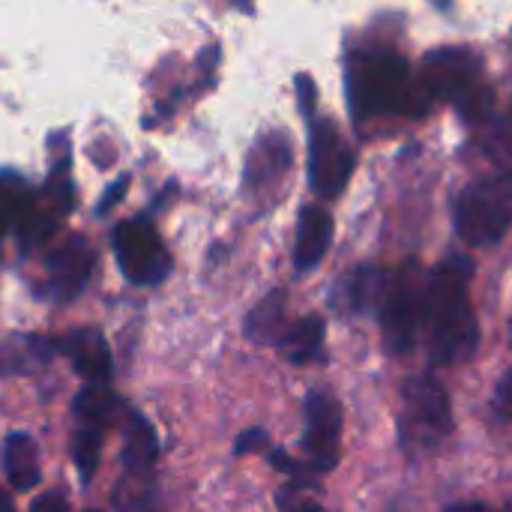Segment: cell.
I'll use <instances>...</instances> for the list:
<instances>
[{"label":"cell","mask_w":512,"mask_h":512,"mask_svg":"<svg viewBox=\"0 0 512 512\" xmlns=\"http://www.w3.org/2000/svg\"><path fill=\"white\" fill-rule=\"evenodd\" d=\"M333 216L330 210L318 207V204H306L300 210L297 219V243H294V267L297 273H309L315 270L324 255L330 252L333 243Z\"/></svg>","instance_id":"7c38bea8"},{"label":"cell","mask_w":512,"mask_h":512,"mask_svg":"<svg viewBox=\"0 0 512 512\" xmlns=\"http://www.w3.org/2000/svg\"><path fill=\"white\" fill-rule=\"evenodd\" d=\"M512 225V171L483 177L456 201V234L468 246H495Z\"/></svg>","instance_id":"8992f818"},{"label":"cell","mask_w":512,"mask_h":512,"mask_svg":"<svg viewBox=\"0 0 512 512\" xmlns=\"http://www.w3.org/2000/svg\"><path fill=\"white\" fill-rule=\"evenodd\" d=\"M396 432L405 456H423L453 432L450 393L435 375L423 372L405 381Z\"/></svg>","instance_id":"277c9868"},{"label":"cell","mask_w":512,"mask_h":512,"mask_svg":"<svg viewBox=\"0 0 512 512\" xmlns=\"http://www.w3.org/2000/svg\"><path fill=\"white\" fill-rule=\"evenodd\" d=\"M492 411L498 420H512V366L492 393Z\"/></svg>","instance_id":"603a6c76"},{"label":"cell","mask_w":512,"mask_h":512,"mask_svg":"<svg viewBox=\"0 0 512 512\" xmlns=\"http://www.w3.org/2000/svg\"><path fill=\"white\" fill-rule=\"evenodd\" d=\"M0 512H15V507H12V501H9V495L0 489Z\"/></svg>","instance_id":"f1b7e54d"},{"label":"cell","mask_w":512,"mask_h":512,"mask_svg":"<svg viewBox=\"0 0 512 512\" xmlns=\"http://www.w3.org/2000/svg\"><path fill=\"white\" fill-rule=\"evenodd\" d=\"M99 453H102V429L96 426H81L72 435V462L78 471V480L87 486L99 468Z\"/></svg>","instance_id":"ffe728a7"},{"label":"cell","mask_w":512,"mask_h":512,"mask_svg":"<svg viewBox=\"0 0 512 512\" xmlns=\"http://www.w3.org/2000/svg\"><path fill=\"white\" fill-rule=\"evenodd\" d=\"M285 306H288V297L285 291H270L249 315H246V324H243V333L252 339V342H267V345H279L282 333L288 330L285 324Z\"/></svg>","instance_id":"ac0fdd59"},{"label":"cell","mask_w":512,"mask_h":512,"mask_svg":"<svg viewBox=\"0 0 512 512\" xmlns=\"http://www.w3.org/2000/svg\"><path fill=\"white\" fill-rule=\"evenodd\" d=\"M420 81L426 93L450 102L465 120L480 123L495 105V87L489 84L480 57L465 45H444L423 57Z\"/></svg>","instance_id":"3957f363"},{"label":"cell","mask_w":512,"mask_h":512,"mask_svg":"<svg viewBox=\"0 0 512 512\" xmlns=\"http://www.w3.org/2000/svg\"><path fill=\"white\" fill-rule=\"evenodd\" d=\"M294 87H297V105H300L303 117L312 123V120H315V108H318V87H315L312 75L300 72V75L294 78Z\"/></svg>","instance_id":"7402d4cb"},{"label":"cell","mask_w":512,"mask_h":512,"mask_svg":"<svg viewBox=\"0 0 512 512\" xmlns=\"http://www.w3.org/2000/svg\"><path fill=\"white\" fill-rule=\"evenodd\" d=\"M114 255L132 285L153 288L171 273V252L147 216L126 219L114 228Z\"/></svg>","instance_id":"52a82bcc"},{"label":"cell","mask_w":512,"mask_h":512,"mask_svg":"<svg viewBox=\"0 0 512 512\" xmlns=\"http://www.w3.org/2000/svg\"><path fill=\"white\" fill-rule=\"evenodd\" d=\"M264 447H267V432L264 429H246L234 444V456H249V453L264 450Z\"/></svg>","instance_id":"cb8c5ba5"},{"label":"cell","mask_w":512,"mask_h":512,"mask_svg":"<svg viewBox=\"0 0 512 512\" xmlns=\"http://www.w3.org/2000/svg\"><path fill=\"white\" fill-rule=\"evenodd\" d=\"M93 261H96V255L84 237H72V240L60 243L57 249H51L48 264H45L48 297L54 303H72L90 282Z\"/></svg>","instance_id":"30bf717a"},{"label":"cell","mask_w":512,"mask_h":512,"mask_svg":"<svg viewBox=\"0 0 512 512\" xmlns=\"http://www.w3.org/2000/svg\"><path fill=\"white\" fill-rule=\"evenodd\" d=\"M156 459H159V441H156V432H153L150 420H144L141 414H129L123 456H120L126 480L150 483Z\"/></svg>","instance_id":"4fadbf2b"},{"label":"cell","mask_w":512,"mask_h":512,"mask_svg":"<svg viewBox=\"0 0 512 512\" xmlns=\"http://www.w3.org/2000/svg\"><path fill=\"white\" fill-rule=\"evenodd\" d=\"M324 318L321 315H306L297 324H288V330L279 339V351L288 357L294 366H306L321 357L324 351Z\"/></svg>","instance_id":"e0dca14e"},{"label":"cell","mask_w":512,"mask_h":512,"mask_svg":"<svg viewBox=\"0 0 512 512\" xmlns=\"http://www.w3.org/2000/svg\"><path fill=\"white\" fill-rule=\"evenodd\" d=\"M30 512H69V504L60 492H48L30 504Z\"/></svg>","instance_id":"484cf974"},{"label":"cell","mask_w":512,"mask_h":512,"mask_svg":"<svg viewBox=\"0 0 512 512\" xmlns=\"http://www.w3.org/2000/svg\"><path fill=\"white\" fill-rule=\"evenodd\" d=\"M507 512H512V510H507Z\"/></svg>","instance_id":"4dcf8cb0"},{"label":"cell","mask_w":512,"mask_h":512,"mask_svg":"<svg viewBox=\"0 0 512 512\" xmlns=\"http://www.w3.org/2000/svg\"><path fill=\"white\" fill-rule=\"evenodd\" d=\"M288 168H291V141L282 132H270L249 153L246 183L249 186H267L276 177H282Z\"/></svg>","instance_id":"9a60e30c"},{"label":"cell","mask_w":512,"mask_h":512,"mask_svg":"<svg viewBox=\"0 0 512 512\" xmlns=\"http://www.w3.org/2000/svg\"><path fill=\"white\" fill-rule=\"evenodd\" d=\"M288 512H327L321 504H312V501H300V504H291Z\"/></svg>","instance_id":"83f0119b"},{"label":"cell","mask_w":512,"mask_h":512,"mask_svg":"<svg viewBox=\"0 0 512 512\" xmlns=\"http://www.w3.org/2000/svg\"><path fill=\"white\" fill-rule=\"evenodd\" d=\"M57 354H63L72 369L90 384V387H108L114 378V357L105 342V336L93 327L69 330L66 336L54 339Z\"/></svg>","instance_id":"8fae6325"},{"label":"cell","mask_w":512,"mask_h":512,"mask_svg":"<svg viewBox=\"0 0 512 512\" xmlns=\"http://www.w3.org/2000/svg\"><path fill=\"white\" fill-rule=\"evenodd\" d=\"M342 450V405L327 390L306 396V432H303V471L327 474L339 465Z\"/></svg>","instance_id":"9c48e42d"},{"label":"cell","mask_w":512,"mask_h":512,"mask_svg":"<svg viewBox=\"0 0 512 512\" xmlns=\"http://www.w3.org/2000/svg\"><path fill=\"white\" fill-rule=\"evenodd\" d=\"M381 282H384V270H378L372 264H360L357 270H351L339 282V288L333 294V303L348 315H360V312H366L369 306L378 303Z\"/></svg>","instance_id":"2e32d148"},{"label":"cell","mask_w":512,"mask_h":512,"mask_svg":"<svg viewBox=\"0 0 512 512\" xmlns=\"http://www.w3.org/2000/svg\"><path fill=\"white\" fill-rule=\"evenodd\" d=\"M84 512H99V510H84Z\"/></svg>","instance_id":"f546056e"},{"label":"cell","mask_w":512,"mask_h":512,"mask_svg":"<svg viewBox=\"0 0 512 512\" xmlns=\"http://www.w3.org/2000/svg\"><path fill=\"white\" fill-rule=\"evenodd\" d=\"M471 279L474 264L465 255H447L429 276L423 330L435 366H459L477 354L480 324L471 303Z\"/></svg>","instance_id":"7a4b0ae2"},{"label":"cell","mask_w":512,"mask_h":512,"mask_svg":"<svg viewBox=\"0 0 512 512\" xmlns=\"http://www.w3.org/2000/svg\"><path fill=\"white\" fill-rule=\"evenodd\" d=\"M33 210L27 189L15 180V177H0V234L12 225L27 219V213Z\"/></svg>","instance_id":"44dd1931"},{"label":"cell","mask_w":512,"mask_h":512,"mask_svg":"<svg viewBox=\"0 0 512 512\" xmlns=\"http://www.w3.org/2000/svg\"><path fill=\"white\" fill-rule=\"evenodd\" d=\"M3 471L6 480L12 483L15 492H30L39 477H42V465H39V447L27 432H9L3 441Z\"/></svg>","instance_id":"5bb4252c"},{"label":"cell","mask_w":512,"mask_h":512,"mask_svg":"<svg viewBox=\"0 0 512 512\" xmlns=\"http://www.w3.org/2000/svg\"><path fill=\"white\" fill-rule=\"evenodd\" d=\"M357 165V153L330 117L309 123V186L321 198H339Z\"/></svg>","instance_id":"ba28073f"},{"label":"cell","mask_w":512,"mask_h":512,"mask_svg":"<svg viewBox=\"0 0 512 512\" xmlns=\"http://www.w3.org/2000/svg\"><path fill=\"white\" fill-rule=\"evenodd\" d=\"M429 276L417 261H405L393 273H384L378 294V318L384 330V345L393 357H405L417 348V333L423 327Z\"/></svg>","instance_id":"5b68a950"},{"label":"cell","mask_w":512,"mask_h":512,"mask_svg":"<svg viewBox=\"0 0 512 512\" xmlns=\"http://www.w3.org/2000/svg\"><path fill=\"white\" fill-rule=\"evenodd\" d=\"M129 180H132V177H129V174H123L117 183H111V186H108L105 198L96 204V213H99V216H105V213H108V210H111L117 201H123V195H126V189H129Z\"/></svg>","instance_id":"d4e9b609"},{"label":"cell","mask_w":512,"mask_h":512,"mask_svg":"<svg viewBox=\"0 0 512 512\" xmlns=\"http://www.w3.org/2000/svg\"><path fill=\"white\" fill-rule=\"evenodd\" d=\"M345 93L357 126L375 117H426L432 96L396 48H351L345 57Z\"/></svg>","instance_id":"6da1fadb"},{"label":"cell","mask_w":512,"mask_h":512,"mask_svg":"<svg viewBox=\"0 0 512 512\" xmlns=\"http://www.w3.org/2000/svg\"><path fill=\"white\" fill-rule=\"evenodd\" d=\"M72 411L75 417L84 420V426H96V429H108L120 420L123 414V399L108 390V387H84L75 399H72Z\"/></svg>","instance_id":"d6986e66"},{"label":"cell","mask_w":512,"mask_h":512,"mask_svg":"<svg viewBox=\"0 0 512 512\" xmlns=\"http://www.w3.org/2000/svg\"><path fill=\"white\" fill-rule=\"evenodd\" d=\"M444 512H489L486 510V504H480V501H462V504H453L450 510Z\"/></svg>","instance_id":"4316f807"}]
</instances>
